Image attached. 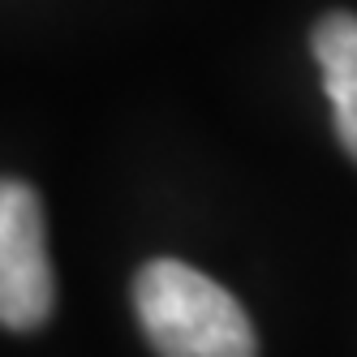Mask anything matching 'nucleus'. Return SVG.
<instances>
[{
    "label": "nucleus",
    "mask_w": 357,
    "mask_h": 357,
    "mask_svg": "<svg viewBox=\"0 0 357 357\" xmlns=\"http://www.w3.org/2000/svg\"><path fill=\"white\" fill-rule=\"evenodd\" d=\"M56 301L43 207L26 181L0 176V327L35 331Z\"/></svg>",
    "instance_id": "obj_2"
},
{
    "label": "nucleus",
    "mask_w": 357,
    "mask_h": 357,
    "mask_svg": "<svg viewBox=\"0 0 357 357\" xmlns=\"http://www.w3.org/2000/svg\"><path fill=\"white\" fill-rule=\"evenodd\" d=\"M134 310L160 357H254V327L237 297L190 263L155 259L134 280Z\"/></svg>",
    "instance_id": "obj_1"
},
{
    "label": "nucleus",
    "mask_w": 357,
    "mask_h": 357,
    "mask_svg": "<svg viewBox=\"0 0 357 357\" xmlns=\"http://www.w3.org/2000/svg\"><path fill=\"white\" fill-rule=\"evenodd\" d=\"M310 47L323 69V91L331 99L340 146L357 160V17L327 13L310 35Z\"/></svg>",
    "instance_id": "obj_3"
}]
</instances>
